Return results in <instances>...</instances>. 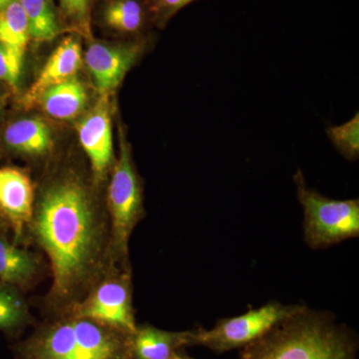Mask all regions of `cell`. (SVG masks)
<instances>
[{"label":"cell","mask_w":359,"mask_h":359,"mask_svg":"<svg viewBox=\"0 0 359 359\" xmlns=\"http://www.w3.org/2000/svg\"><path fill=\"white\" fill-rule=\"evenodd\" d=\"M99 21L117 34L141 37L153 25L150 0H103Z\"/></svg>","instance_id":"7c38bea8"},{"label":"cell","mask_w":359,"mask_h":359,"mask_svg":"<svg viewBox=\"0 0 359 359\" xmlns=\"http://www.w3.org/2000/svg\"><path fill=\"white\" fill-rule=\"evenodd\" d=\"M33 187L29 177L16 168H0V216L11 226L16 240L33 217Z\"/></svg>","instance_id":"30bf717a"},{"label":"cell","mask_w":359,"mask_h":359,"mask_svg":"<svg viewBox=\"0 0 359 359\" xmlns=\"http://www.w3.org/2000/svg\"><path fill=\"white\" fill-rule=\"evenodd\" d=\"M78 137L97 179L102 178L113 158L112 127L108 97L100 100L77 126Z\"/></svg>","instance_id":"9c48e42d"},{"label":"cell","mask_w":359,"mask_h":359,"mask_svg":"<svg viewBox=\"0 0 359 359\" xmlns=\"http://www.w3.org/2000/svg\"><path fill=\"white\" fill-rule=\"evenodd\" d=\"M119 157L108 190V205L112 219L113 242L121 256H127L132 231L143 214L140 180L135 171L131 151L121 128Z\"/></svg>","instance_id":"8992f818"},{"label":"cell","mask_w":359,"mask_h":359,"mask_svg":"<svg viewBox=\"0 0 359 359\" xmlns=\"http://www.w3.org/2000/svg\"><path fill=\"white\" fill-rule=\"evenodd\" d=\"M30 224L50 261L52 294L72 299L95 275L102 254L103 226L86 189L71 179L52 184Z\"/></svg>","instance_id":"6da1fadb"},{"label":"cell","mask_w":359,"mask_h":359,"mask_svg":"<svg viewBox=\"0 0 359 359\" xmlns=\"http://www.w3.org/2000/svg\"><path fill=\"white\" fill-rule=\"evenodd\" d=\"M25 11L30 40L50 41L63 32L53 0H18Z\"/></svg>","instance_id":"e0dca14e"},{"label":"cell","mask_w":359,"mask_h":359,"mask_svg":"<svg viewBox=\"0 0 359 359\" xmlns=\"http://www.w3.org/2000/svg\"><path fill=\"white\" fill-rule=\"evenodd\" d=\"M304 308L269 302L241 316L219 320L211 330H193V346L208 347L218 353L249 346Z\"/></svg>","instance_id":"5b68a950"},{"label":"cell","mask_w":359,"mask_h":359,"mask_svg":"<svg viewBox=\"0 0 359 359\" xmlns=\"http://www.w3.org/2000/svg\"><path fill=\"white\" fill-rule=\"evenodd\" d=\"M171 359H195L190 358V356L187 355V354L184 353H181V351H178V353H176L174 354L173 356H172Z\"/></svg>","instance_id":"cb8c5ba5"},{"label":"cell","mask_w":359,"mask_h":359,"mask_svg":"<svg viewBox=\"0 0 359 359\" xmlns=\"http://www.w3.org/2000/svg\"><path fill=\"white\" fill-rule=\"evenodd\" d=\"M0 231V283L13 287H25L39 271V261L32 252L21 249Z\"/></svg>","instance_id":"5bb4252c"},{"label":"cell","mask_w":359,"mask_h":359,"mask_svg":"<svg viewBox=\"0 0 359 359\" xmlns=\"http://www.w3.org/2000/svg\"><path fill=\"white\" fill-rule=\"evenodd\" d=\"M148 47L147 39L125 43L92 42L85 52V63L101 96H110Z\"/></svg>","instance_id":"52a82bcc"},{"label":"cell","mask_w":359,"mask_h":359,"mask_svg":"<svg viewBox=\"0 0 359 359\" xmlns=\"http://www.w3.org/2000/svg\"><path fill=\"white\" fill-rule=\"evenodd\" d=\"M304 214V240L311 249H325L359 235V201L332 200L306 185L302 170L294 177Z\"/></svg>","instance_id":"277c9868"},{"label":"cell","mask_w":359,"mask_h":359,"mask_svg":"<svg viewBox=\"0 0 359 359\" xmlns=\"http://www.w3.org/2000/svg\"><path fill=\"white\" fill-rule=\"evenodd\" d=\"M25 53L0 43V80L16 88L20 80Z\"/></svg>","instance_id":"7402d4cb"},{"label":"cell","mask_w":359,"mask_h":359,"mask_svg":"<svg viewBox=\"0 0 359 359\" xmlns=\"http://www.w3.org/2000/svg\"><path fill=\"white\" fill-rule=\"evenodd\" d=\"M27 318V306L20 289L0 283V330L6 334L18 332Z\"/></svg>","instance_id":"ffe728a7"},{"label":"cell","mask_w":359,"mask_h":359,"mask_svg":"<svg viewBox=\"0 0 359 359\" xmlns=\"http://www.w3.org/2000/svg\"><path fill=\"white\" fill-rule=\"evenodd\" d=\"M45 112L55 119L68 120L76 117L87 103V92L76 77L52 86L40 97Z\"/></svg>","instance_id":"2e32d148"},{"label":"cell","mask_w":359,"mask_h":359,"mask_svg":"<svg viewBox=\"0 0 359 359\" xmlns=\"http://www.w3.org/2000/svg\"><path fill=\"white\" fill-rule=\"evenodd\" d=\"M81 65L82 51L79 40L74 35L66 37L52 52L36 80L26 92L23 103L28 106L39 102L40 97L47 89L75 77Z\"/></svg>","instance_id":"8fae6325"},{"label":"cell","mask_w":359,"mask_h":359,"mask_svg":"<svg viewBox=\"0 0 359 359\" xmlns=\"http://www.w3.org/2000/svg\"><path fill=\"white\" fill-rule=\"evenodd\" d=\"M11 1H13V0H0V11H1L2 8H4L6 6H8Z\"/></svg>","instance_id":"484cf974"},{"label":"cell","mask_w":359,"mask_h":359,"mask_svg":"<svg viewBox=\"0 0 359 359\" xmlns=\"http://www.w3.org/2000/svg\"><path fill=\"white\" fill-rule=\"evenodd\" d=\"M188 346H193V330L171 332L145 325L130 337L132 359H171Z\"/></svg>","instance_id":"4fadbf2b"},{"label":"cell","mask_w":359,"mask_h":359,"mask_svg":"<svg viewBox=\"0 0 359 359\" xmlns=\"http://www.w3.org/2000/svg\"><path fill=\"white\" fill-rule=\"evenodd\" d=\"M58 16L63 32L92 39V15L95 0H58Z\"/></svg>","instance_id":"d6986e66"},{"label":"cell","mask_w":359,"mask_h":359,"mask_svg":"<svg viewBox=\"0 0 359 359\" xmlns=\"http://www.w3.org/2000/svg\"><path fill=\"white\" fill-rule=\"evenodd\" d=\"M327 136L344 159L356 161L359 158V113L349 121L337 126L327 127Z\"/></svg>","instance_id":"44dd1931"},{"label":"cell","mask_w":359,"mask_h":359,"mask_svg":"<svg viewBox=\"0 0 359 359\" xmlns=\"http://www.w3.org/2000/svg\"><path fill=\"white\" fill-rule=\"evenodd\" d=\"M243 348L238 359H355L346 330L306 308Z\"/></svg>","instance_id":"7a4b0ae2"},{"label":"cell","mask_w":359,"mask_h":359,"mask_svg":"<svg viewBox=\"0 0 359 359\" xmlns=\"http://www.w3.org/2000/svg\"><path fill=\"white\" fill-rule=\"evenodd\" d=\"M130 337L87 318L60 321L16 347L20 359H132Z\"/></svg>","instance_id":"3957f363"},{"label":"cell","mask_w":359,"mask_h":359,"mask_svg":"<svg viewBox=\"0 0 359 359\" xmlns=\"http://www.w3.org/2000/svg\"><path fill=\"white\" fill-rule=\"evenodd\" d=\"M76 318L96 321L127 335L137 330L130 289L122 280L102 283L80 306Z\"/></svg>","instance_id":"ba28073f"},{"label":"cell","mask_w":359,"mask_h":359,"mask_svg":"<svg viewBox=\"0 0 359 359\" xmlns=\"http://www.w3.org/2000/svg\"><path fill=\"white\" fill-rule=\"evenodd\" d=\"M7 228H8V226H7L6 221L0 216V231H6Z\"/></svg>","instance_id":"d4e9b609"},{"label":"cell","mask_w":359,"mask_h":359,"mask_svg":"<svg viewBox=\"0 0 359 359\" xmlns=\"http://www.w3.org/2000/svg\"><path fill=\"white\" fill-rule=\"evenodd\" d=\"M7 147L21 154H46L53 146L50 129L37 118H26L9 125L4 133Z\"/></svg>","instance_id":"9a60e30c"},{"label":"cell","mask_w":359,"mask_h":359,"mask_svg":"<svg viewBox=\"0 0 359 359\" xmlns=\"http://www.w3.org/2000/svg\"><path fill=\"white\" fill-rule=\"evenodd\" d=\"M198 0H150L153 25L164 28L184 7Z\"/></svg>","instance_id":"603a6c76"},{"label":"cell","mask_w":359,"mask_h":359,"mask_svg":"<svg viewBox=\"0 0 359 359\" xmlns=\"http://www.w3.org/2000/svg\"><path fill=\"white\" fill-rule=\"evenodd\" d=\"M30 41L27 20L20 2L13 0L0 11V43L25 53Z\"/></svg>","instance_id":"ac0fdd59"}]
</instances>
